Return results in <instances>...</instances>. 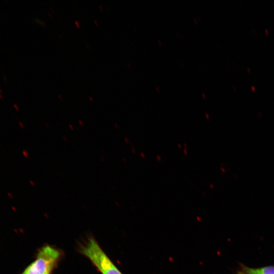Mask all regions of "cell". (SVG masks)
<instances>
[{
    "label": "cell",
    "instance_id": "6da1fadb",
    "mask_svg": "<svg viewBox=\"0 0 274 274\" xmlns=\"http://www.w3.org/2000/svg\"><path fill=\"white\" fill-rule=\"evenodd\" d=\"M81 252L102 274H122L94 239L89 238L81 248Z\"/></svg>",
    "mask_w": 274,
    "mask_h": 274
},
{
    "label": "cell",
    "instance_id": "7a4b0ae2",
    "mask_svg": "<svg viewBox=\"0 0 274 274\" xmlns=\"http://www.w3.org/2000/svg\"><path fill=\"white\" fill-rule=\"evenodd\" d=\"M60 255L57 249L50 246L43 247L36 259L25 268L24 274H51Z\"/></svg>",
    "mask_w": 274,
    "mask_h": 274
},
{
    "label": "cell",
    "instance_id": "3957f363",
    "mask_svg": "<svg viewBox=\"0 0 274 274\" xmlns=\"http://www.w3.org/2000/svg\"><path fill=\"white\" fill-rule=\"evenodd\" d=\"M255 270L259 274H274V266H267L260 268H255Z\"/></svg>",
    "mask_w": 274,
    "mask_h": 274
},
{
    "label": "cell",
    "instance_id": "277c9868",
    "mask_svg": "<svg viewBox=\"0 0 274 274\" xmlns=\"http://www.w3.org/2000/svg\"><path fill=\"white\" fill-rule=\"evenodd\" d=\"M242 268V270L238 271L237 274H259L256 272L254 268H249L246 266Z\"/></svg>",
    "mask_w": 274,
    "mask_h": 274
},
{
    "label": "cell",
    "instance_id": "5b68a950",
    "mask_svg": "<svg viewBox=\"0 0 274 274\" xmlns=\"http://www.w3.org/2000/svg\"><path fill=\"white\" fill-rule=\"evenodd\" d=\"M22 153L25 158L28 157V153L26 150L24 149L22 151Z\"/></svg>",
    "mask_w": 274,
    "mask_h": 274
},
{
    "label": "cell",
    "instance_id": "8992f818",
    "mask_svg": "<svg viewBox=\"0 0 274 274\" xmlns=\"http://www.w3.org/2000/svg\"><path fill=\"white\" fill-rule=\"evenodd\" d=\"M19 124H20V126L22 128H24V126H23V124H22L21 123H19Z\"/></svg>",
    "mask_w": 274,
    "mask_h": 274
},
{
    "label": "cell",
    "instance_id": "52a82bcc",
    "mask_svg": "<svg viewBox=\"0 0 274 274\" xmlns=\"http://www.w3.org/2000/svg\"><path fill=\"white\" fill-rule=\"evenodd\" d=\"M21 274H24V273L23 272V273H21Z\"/></svg>",
    "mask_w": 274,
    "mask_h": 274
}]
</instances>
